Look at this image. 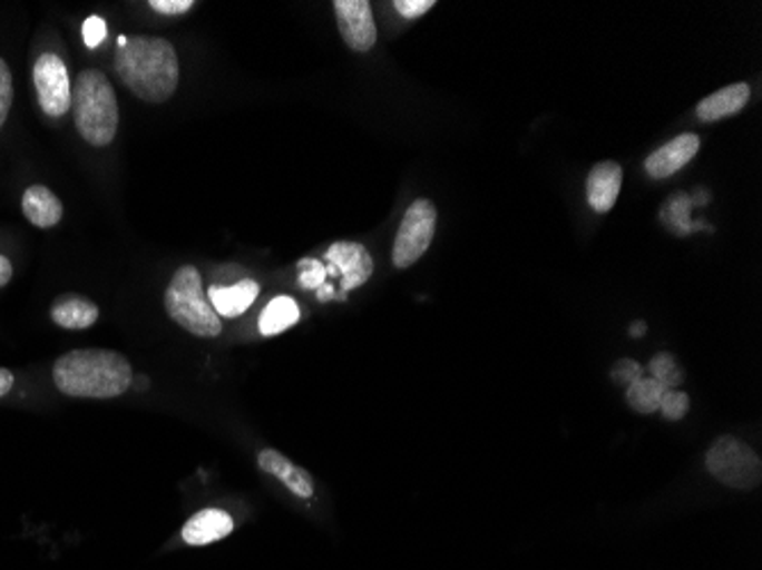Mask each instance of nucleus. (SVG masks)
I'll use <instances>...</instances> for the list:
<instances>
[{
	"instance_id": "1",
	"label": "nucleus",
	"mask_w": 762,
	"mask_h": 570,
	"mask_svg": "<svg viewBox=\"0 0 762 570\" xmlns=\"http://www.w3.org/2000/svg\"><path fill=\"white\" fill-rule=\"evenodd\" d=\"M115 71L135 97L147 104L169 101L180 80L174 43L147 35H121L117 39Z\"/></svg>"
},
{
	"instance_id": "2",
	"label": "nucleus",
	"mask_w": 762,
	"mask_h": 570,
	"mask_svg": "<svg viewBox=\"0 0 762 570\" xmlns=\"http://www.w3.org/2000/svg\"><path fill=\"white\" fill-rule=\"evenodd\" d=\"M53 384L67 397L113 400L133 386V367L115 350H74L56 361Z\"/></svg>"
},
{
	"instance_id": "3",
	"label": "nucleus",
	"mask_w": 762,
	"mask_h": 570,
	"mask_svg": "<svg viewBox=\"0 0 762 570\" xmlns=\"http://www.w3.org/2000/svg\"><path fill=\"white\" fill-rule=\"evenodd\" d=\"M74 121L89 147H110L119 128V104L110 78L99 69H82L71 85Z\"/></svg>"
},
{
	"instance_id": "4",
	"label": "nucleus",
	"mask_w": 762,
	"mask_h": 570,
	"mask_svg": "<svg viewBox=\"0 0 762 570\" xmlns=\"http://www.w3.org/2000/svg\"><path fill=\"white\" fill-rule=\"evenodd\" d=\"M165 308L187 334L199 338H217L222 334V317L215 313L204 288L202 272L195 265L176 269L167 285Z\"/></svg>"
},
{
	"instance_id": "5",
	"label": "nucleus",
	"mask_w": 762,
	"mask_h": 570,
	"mask_svg": "<svg viewBox=\"0 0 762 570\" xmlns=\"http://www.w3.org/2000/svg\"><path fill=\"white\" fill-rule=\"evenodd\" d=\"M705 468L714 480L737 491L758 489L762 482V461L740 439L722 436L705 452Z\"/></svg>"
},
{
	"instance_id": "6",
	"label": "nucleus",
	"mask_w": 762,
	"mask_h": 570,
	"mask_svg": "<svg viewBox=\"0 0 762 570\" xmlns=\"http://www.w3.org/2000/svg\"><path fill=\"white\" fill-rule=\"evenodd\" d=\"M437 233V208L430 199L413 202L398 228L393 245V265L398 269H407L418 263L424 252L430 249Z\"/></svg>"
},
{
	"instance_id": "7",
	"label": "nucleus",
	"mask_w": 762,
	"mask_h": 570,
	"mask_svg": "<svg viewBox=\"0 0 762 570\" xmlns=\"http://www.w3.org/2000/svg\"><path fill=\"white\" fill-rule=\"evenodd\" d=\"M39 108L46 117H65L71 110L69 69L56 53H41L32 67Z\"/></svg>"
},
{
	"instance_id": "8",
	"label": "nucleus",
	"mask_w": 762,
	"mask_h": 570,
	"mask_svg": "<svg viewBox=\"0 0 762 570\" xmlns=\"http://www.w3.org/2000/svg\"><path fill=\"white\" fill-rule=\"evenodd\" d=\"M343 41L356 53H368L377 43V26L368 0H333Z\"/></svg>"
},
{
	"instance_id": "9",
	"label": "nucleus",
	"mask_w": 762,
	"mask_h": 570,
	"mask_svg": "<svg viewBox=\"0 0 762 570\" xmlns=\"http://www.w3.org/2000/svg\"><path fill=\"white\" fill-rule=\"evenodd\" d=\"M324 258L331 267H336L341 276V297H345L354 288H361L374 272L370 252L359 243H333L326 249Z\"/></svg>"
},
{
	"instance_id": "10",
	"label": "nucleus",
	"mask_w": 762,
	"mask_h": 570,
	"mask_svg": "<svg viewBox=\"0 0 762 570\" xmlns=\"http://www.w3.org/2000/svg\"><path fill=\"white\" fill-rule=\"evenodd\" d=\"M698 147H701V139L694 132H683V135L670 139V141H666V145H662L657 151H653L646 158V163H644L646 174L651 178H670V176H674L687 163L694 160V156L698 154Z\"/></svg>"
},
{
	"instance_id": "11",
	"label": "nucleus",
	"mask_w": 762,
	"mask_h": 570,
	"mask_svg": "<svg viewBox=\"0 0 762 570\" xmlns=\"http://www.w3.org/2000/svg\"><path fill=\"white\" fill-rule=\"evenodd\" d=\"M258 468L272 478H276L285 489H289L293 495H297L300 500H311L315 493V484L311 474L300 468L297 463H293L289 456H283L281 452L265 448L258 454Z\"/></svg>"
},
{
	"instance_id": "12",
	"label": "nucleus",
	"mask_w": 762,
	"mask_h": 570,
	"mask_svg": "<svg viewBox=\"0 0 762 570\" xmlns=\"http://www.w3.org/2000/svg\"><path fill=\"white\" fill-rule=\"evenodd\" d=\"M624 169L614 160L598 163L587 178V202L596 213H609L622 195Z\"/></svg>"
},
{
	"instance_id": "13",
	"label": "nucleus",
	"mask_w": 762,
	"mask_h": 570,
	"mask_svg": "<svg viewBox=\"0 0 762 570\" xmlns=\"http://www.w3.org/2000/svg\"><path fill=\"white\" fill-rule=\"evenodd\" d=\"M233 532V518L222 509H202L189 518L180 537L187 546H208L226 539Z\"/></svg>"
},
{
	"instance_id": "14",
	"label": "nucleus",
	"mask_w": 762,
	"mask_h": 570,
	"mask_svg": "<svg viewBox=\"0 0 762 570\" xmlns=\"http://www.w3.org/2000/svg\"><path fill=\"white\" fill-rule=\"evenodd\" d=\"M261 293V285L254 278H243L237 281L235 285H211L206 291L215 313L219 317H237L250 311V306L256 302Z\"/></svg>"
},
{
	"instance_id": "15",
	"label": "nucleus",
	"mask_w": 762,
	"mask_h": 570,
	"mask_svg": "<svg viewBox=\"0 0 762 570\" xmlns=\"http://www.w3.org/2000/svg\"><path fill=\"white\" fill-rule=\"evenodd\" d=\"M749 99H751L749 82H735V85L722 87V89H717L714 94H710V97H705L696 106V119L703 121V124L726 119V117L737 115L740 110H744Z\"/></svg>"
},
{
	"instance_id": "16",
	"label": "nucleus",
	"mask_w": 762,
	"mask_h": 570,
	"mask_svg": "<svg viewBox=\"0 0 762 570\" xmlns=\"http://www.w3.org/2000/svg\"><path fill=\"white\" fill-rule=\"evenodd\" d=\"M21 208L26 219L37 228H53L62 222L65 215L60 197L46 185H30L23 193Z\"/></svg>"
},
{
	"instance_id": "17",
	"label": "nucleus",
	"mask_w": 762,
	"mask_h": 570,
	"mask_svg": "<svg viewBox=\"0 0 762 570\" xmlns=\"http://www.w3.org/2000/svg\"><path fill=\"white\" fill-rule=\"evenodd\" d=\"M51 320L69 331H82L99 320V306L82 295H62L51 306Z\"/></svg>"
},
{
	"instance_id": "18",
	"label": "nucleus",
	"mask_w": 762,
	"mask_h": 570,
	"mask_svg": "<svg viewBox=\"0 0 762 570\" xmlns=\"http://www.w3.org/2000/svg\"><path fill=\"white\" fill-rule=\"evenodd\" d=\"M300 322V306L293 297H274L261 313L258 328L263 336H279L285 328H291Z\"/></svg>"
},
{
	"instance_id": "19",
	"label": "nucleus",
	"mask_w": 762,
	"mask_h": 570,
	"mask_svg": "<svg viewBox=\"0 0 762 570\" xmlns=\"http://www.w3.org/2000/svg\"><path fill=\"white\" fill-rule=\"evenodd\" d=\"M662 393H664V389L655 382V379L642 376V379H637L635 384H631L626 389V402L635 413L651 415L657 411Z\"/></svg>"
},
{
	"instance_id": "20",
	"label": "nucleus",
	"mask_w": 762,
	"mask_h": 570,
	"mask_svg": "<svg viewBox=\"0 0 762 570\" xmlns=\"http://www.w3.org/2000/svg\"><path fill=\"white\" fill-rule=\"evenodd\" d=\"M648 372H651V379H655L664 391H678L681 384L685 382V370L670 352L655 354L648 363Z\"/></svg>"
},
{
	"instance_id": "21",
	"label": "nucleus",
	"mask_w": 762,
	"mask_h": 570,
	"mask_svg": "<svg viewBox=\"0 0 762 570\" xmlns=\"http://www.w3.org/2000/svg\"><path fill=\"white\" fill-rule=\"evenodd\" d=\"M690 395L683 391H664L660 397V406L657 411L672 422L683 420L690 413Z\"/></svg>"
},
{
	"instance_id": "22",
	"label": "nucleus",
	"mask_w": 762,
	"mask_h": 570,
	"mask_svg": "<svg viewBox=\"0 0 762 570\" xmlns=\"http://www.w3.org/2000/svg\"><path fill=\"white\" fill-rule=\"evenodd\" d=\"M300 269V288L302 291H318L326 283V265L313 258H304L297 265Z\"/></svg>"
},
{
	"instance_id": "23",
	"label": "nucleus",
	"mask_w": 762,
	"mask_h": 570,
	"mask_svg": "<svg viewBox=\"0 0 762 570\" xmlns=\"http://www.w3.org/2000/svg\"><path fill=\"white\" fill-rule=\"evenodd\" d=\"M14 101V80L8 62L0 58V128L6 126Z\"/></svg>"
},
{
	"instance_id": "24",
	"label": "nucleus",
	"mask_w": 762,
	"mask_h": 570,
	"mask_svg": "<svg viewBox=\"0 0 762 570\" xmlns=\"http://www.w3.org/2000/svg\"><path fill=\"white\" fill-rule=\"evenodd\" d=\"M609 376H612V382H614L616 386L628 389L631 384L637 382V379L644 376V367H642L637 361H633V358H622V361H616V363H614Z\"/></svg>"
},
{
	"instance_id": "25",
	"label": "nucleus",
	"mask_w": 762,
	"mask_h": 570,
	"mask_svg": "<svg viewBox=\"0 0 762 570\" xmlns=\"http://www.w3.org/2000/svg\"><path fill=\"white\" fill-rule=\"evenodd\" d=\"M437 3L434 0H395L393 8L398 10L400 17L413 21V19H420L422 14L430 12Z\"/></svg>"
},
{
	"instance_id": "26",
	"label": "nucleus",
	"mask_w": 762,
	"mask_h": 570,
	"mask_svg": "<svg viewBox=\"0 0 762 570\" xmlns=\"http://www.w3.org/2000/svg\"><path fill=\"white\" fill-rule=\"evenodd\" d=\"M108 26L101 17H89L82 26V39L87 43V49H97V46L106 39Z\"/></svg>"
},
{
	"instance_id": "27",
	"label": "nucleus",
	"mask_w": 762,
	"mask_h": 570,
	"mask_svg": "<svg viewBox=\"0 0 762 570\" xmlns=\"http://www.w3.org/2000/svg\"><path fill=\"white\" fill-rule=\"evenodd\" d=\"M149 8L165 17H178L195 8V0H149Z\"/></svg>"
},
{
	"instance_id": "28",
	"label": "nucleus",
	"mask_w": 762,
	"mask_h": 570,
	"mask_svg": "<svg viewBox=\"0 0 762 570\" xmlns=\"http://www.w3.org/2000/svg\"><path fill=\"white\" fill-rule=\"evenodd\" d=\"M14 386V374L8 367H0V400H3Z\"/></svg>"
},
{
	"instance_id": "29",
	"label": "nucleus",
	"mask_w": 762,
	"mask_h": 570,
	"mask_svg": "<svg viewBox=\"0 0 762 570\" xmlns=\"http://www.w3.org/2000/svg\"><path fill=\"white\" fill-rule=\"evenodd\" d=\"M12 274H14V267H12L10 258L0 254V288H6V285L12 281Z\"/></svg>"
},
{
	"instance_id": "30",
	"label": "nucleus",
	"mask_w": 762,
	"mask_h": 570,
	"mask_svg": "<svg viewBox=\"0 0 762 570\" xmlns=\"http://www.w3.org/2000/svg\"><path fill=\"white\" fill-rule=\"evenodd\" d=\"M331 295H333V288H331L329 283H324L322 288H318V299H320V302H326Z\"/></svg>"
},
{
	"instance_id": "31",
	"label": "nucleus",
	"mask_w": 762,
	"mask_h": 570,
	"mask_svg": "<svg viewBox=\"0 0 762 570\" xmlns=\"http://www.w3.org/2000/svg\"><path fill=\"white\" fill-rule=\"evenodd\" d=\"M644 331H646V324H644V322H635V324L631 326V336H633V338H642Z\"/></svg>"
}]
</instances>
